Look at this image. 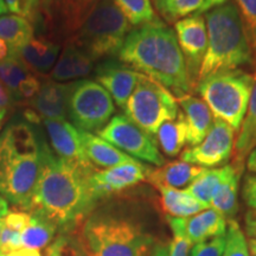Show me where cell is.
<instances>
[{"label":"cell","instance_id":"f1b7e54d","mask_svg":"<svg viewBox=\"0 0 256 256\" xmlns=\"http://www.w3.org/2000/svg\"><path fill=\"white\" fill-rule=\"evenodd\" d=\"M57 226L43 217L31 215V222L22 232V247L40 249L48 247L54 241Z\"/></svg>","mask_w":256,"mask_h":256},{"label":"cell","instance_id":"681fc988","mask_svg":"<svg viewBox=\"0 0 256 256\" xmlns=\"http://www.w3.org/2000/svg\"><path fill=\"white\" fill-rule=\"evenodd\" d=\"M8 54H10V50H8V44H6V42L0 40V62L4 60L6 57L8 56Z\"/></svg>","mask_w":256,"mask_h":256},{"label":"cell","instance_id":"7dc6e473","mask_svg":"<svg viewBox=\"0 0 256 256\" xmlns=\"http://www.w3.org/2000/svg\"><path fill=\"white\" fill-rule=\"evenodd\" d=\"M247 168L250 174H256V148L252 150L247 159Z\"/></svg>","mask_w":256,"mask_h":256},{"label":"cell","instance_id":"d590c367","mask_svg":"<svg viewBox=\"0 0 256 256\" xmlns=\"http://www.w3.org/2000/svg\"><path fill=\"white\" fill-rule=\"evenodd\" d=\"M46 256H84L75 238L70 235H60L46 247Z\"/></svg>","mask_w":256,"mask_h":256},{"label":"cell","instance_id":"5b68a950","mask_svg":"<svg viewBox=\"0 0 256 256\" xmlns=\"http://www.w3.org/2000/svg\"><path fill=\"white\" fill-rule=\"evenodd\" d=\"M204 18L208 49L200 70V81L224 70L254 66V56L244 25L234 0L206 11Z\"/></svg>","mask_w":256,"mask_h":256},{"label":"cell","instance_id":"8992f818","mask_svg":"<svg viewBox=\"0 0 256 256\" xmlns=\"http://www.w3.org/2000/svg\"><path fill=\"white\" fill-rule=\"evenodd\" d=\"M132 25L113 0H98L81 28L68 40L94 60L119 56Z\"/></svg>","mask_w":256,"mask_h":256},{"label":"cell","instance_id":"91938a15","mask_svg":"<svg viewBox=\"0 0 256 256\" xmlns=\"http://www.w3.org/2000/svg\"><path fill=\"white\" fill-rule=\"evenodd\" d=\"M0 128H2V121H0Z\"/></svg>","mask_w":256,"mask_h":256},{"label":"cell","instance_id":"9c48e42d","mask_svg":"<svg viewBox=\"0 0 256 256\" xmlns=\"http://www.w3.org/2000/svg\"><path fill=\"white\" fill-rule=\"evenodd\" d=\"M115 104L110 92L94 80L72 81L68 98V116L82 132H96L110 122Z\"/></svg>","mask_w":256,"mask_h":256},{"label":"cell","instance_id":"7c38bea8","mask_svg":"<svg viewBox=\"0 0 256 256\" xmlns=\"http://www.w3.org/2000/svg\"><path fill=\"white\" fill-rule=\"evenodd\" d=\"M234 144L235 130L224 121L215 119L203 142L184 150L180 160L204 168L224 166L232 156Z\"/></svg>","mask_w":256,"mask_h":256},{"label":"cell","instance_id":"4dcf8cb0","mask_svg":"<svg viewBox=\"0 0 256 256\" xmlns=\"http://www.w3.org/2000/svg\"><path fill=\"white\" fill-rule=\"evenodd\" d=\"M28 69L17 55L8 54L4 60L0 62V82L5 86L14 98H18V87L24 78H26Z\"/></svg>","mask_w":256,"mask_h":256},{"label":"cell","instance_id":"1f68e13d","mask_svg":"<svg viewBox=\"0 0 256 256\" xmlns=\"http://www.w3.org/2000/svg\"><path fill=\"white\" fill-rule=\"evenodd\" d=\"M113 2L134 28L147 24L158 18L150 0H113Z\"/></svg>","mask_w":256,"mask_h":256},{"label":"cell","instance_id":"6f0895ef","mask_svg":"<svg viewBox=\"0 0 256 256\" xmlns=\"http://www.w3.org/2000/svg\"><path fill=\"white\" fill-rule=\"evenodd\" d=\"M2 216H0V234H2Z\"/></svg>","mask_w":256,"mask_h":256},{"label":"cell","instance_id":"816d5d0a","mask_svg":"<svg viewBox=\"0 0 256 256\" xmlns=\"http://www.w3.org/2000/svg\"><path fill=\"white\" fill-rule=\"evenodd\" d=\"M246 223H247V226H256V212L249 211L246 216Z\"/></svg>","mask_w":256,"mask_h":256},{"label":"cell","instance_id":"30bf717a","mask_svg":"<svg viewBox=\"0 0 256 256\" xmlns=\"http://www.w3.org/2000/svg\"><path fill=\"white\" fill-rule=\"evenodd\" d=\"M98 0H40L34 23L42 34L50 40L72 38L81 28Z\"/></svg>","mask_w":256,"mask_h":256},{"label":"cell","instance_id":"f35d334b","mask_svg":"<svg viewBox=\"0 0 256 256\" xmlns=\"http://www.w3.org/2000/svg\"><path fill=\"white\" fill-rule=\"evenodd\" d=\"M19 248H22V232L10 229L2 224L0 234V252L6 255Z\"/></svg>","mask_w":256,"mask_h":256},{"label":"cell","instance_id":"e0dca14e","mask_svg":"<svg viewBox=\"0 0 256 256\" xmlns=\"http://www.w3.org/2000/svg\"><path fill=\"white\" fill-rule=\"evenodd\" d=\"M72 82L46 81L40 92L30 100L32 110L42 120H66L68 116V98Z\"/></svg>","mask_w":256,"mask_h":256},{"label":"cell","instance_id":"603a6c76","mask_svg":"<svg viewBox=\"0 0 256 256\" xmlns=\"http://www.w3.org/2000/svg\"><path fill=\"white\" fill-rule=\"evenodd\" d=\"M60 46L57 42L44 36L32 38L18 52V57L23 60L28 70L37 74H46L55 66L58 58Z\"/></svg>","mask_w":256,"mask_h":256},{"label":"cell","instance_id":"8d00e7d4","mask_svg":"<svg viewBox=\"0 0 256 256\" xmlns=\"http://www.w3.org/2000/svg\"><path fill=\"white\" fill-rule=\"evenodd\" d=\"M224 248H226V234L194 244L191 256H222Z\"/></svg>","mask_w":256,"mask_h":256},{"label":"cell","instance_id":"b9f144b4","mask_svg":"<svg viewBox=\"0 0 256 256\" xmlns=\"http://www.w3.org/2000/svg\"><path fill=\"white\" fill-rule=\"evenodd\" d=\"M40 82L37 78H34V75H28L26 78H24L20 82L18 87V94L17 98H34L40 89Z\"/></svg>","mask_w":256,"mask_h":256},{"label":"cell","instance_id":"7402d4cb","mask_svg":"<svg viewBox=\"0 0 256 256\" xmlns=\"http://www.w3.org/2000/svg\"><path fill=\"white\" fill-rule=\"evenodd\" d=\"M80 132H81L83 153H84L86 159L94 168L96 166V168H110L136 160L96 134L82 132V130Z\"/></svg>","mask_w":256,"mask_h":256},{"label":"cell","instance_id":"ffe728a7","mask_svg":"<svg viewBox=\"0 0 256 256\" xmlns=\"http://www.w3.org/2000/svg\"><path fill=\"white\" fill-rule=\"evenodd\" d=\"M206 170L183 160H176L158 168L150 170L147 182L154 188L165 186L178 190L183 188H188Z\"/></svg>","mask_w":256,"mask_h":256},{"label":"cell","instance_id":"74e56055","mask_svg":"<svg viewBox=\"0 0 256 256\" xmlns=\"http://www.w3.org/2000/svg\"><path fill=\"white\" fill-rule=\"evenodd\" d=\"M40 2V0H5L8 11L28 19L32 23L37 19Z\"/></svg>","mask_w":256,"mask_h":256},{"label":"cell","instance_id":"e575fe53","mask_svg":"<svg viewBox=\"0 0 256 256\" xmlns=\"http://www.w3.org/2000/svg\"><path fill=\"white\" fill-rule=\"evenodd\" d=\"M241 14L256 64V0H234Z\"/></svg>","mask_w":256,"mask_h":256},{"label":"cell","instance_id":"8fae6325","mask_svg":"<svg viewBox=\"0 0 256 256\" xmlns=\"http://www.w3.org/2000/svg\"><path fill=\"white\" fill-rule=\"evenodd\" d=\"M98 136L134 159L142 160L156 168L165 165L156 140L126 115H114L110 122L98 130Z\"/></svg>","mask_w":256,"mask_h":256},{"label":"cell","instance_id":"680465c9","mask_svg":"<svg viewBox=\"0 0 256 256\" xmlns=\"http://www.w3.org/2000/svg\"><path fill=\"white\" fill-rule=\"evenodd\" d=\"M0 256H5V254H2V252H0Z\"/></svg>","mask_w":256,"mask_h":256},{"label":"cell","instance_id":"52a82bcc","mask_svg":"<svg viewBox=\"0 0 256 256\" xmlns=\"http://www.w3.org/2000/svg\"><path fill=\"white\" fill-rule=\"evenodd\" d=\"M254 75L243 69L224 70L200 80L196 90L215 119L238 130L250 100Z\"/></svg>","mask_w":256,"mask_h":256},{"label":"cell","instance_id":"277c9868","mask_svg":"<svg viewBox=\"0 0 256 256\" xmlns=\"http://www.w3.org/2000/svg\"><path fill=\"white\" fill-rule=\"evenodd\" d=\"M72 234L84 256H150L158 244L142 220L113 206L92 212Z\"/></svg>","mask_w":256,"mask_h":256},{"label":"cell","instance_id":"83f0119b","mask_svg":"<svg viewBox=\"0 0 256 256\" xmlns=\"http://www.w3.org/2000/svg\"><path fill=\"white\" fill-rule=\"evenodd\" d=\"M188 139V124L183 112H179L177 118L166 121L156 132V144L162 152L168 156H176L182 152Z\"/></svg>","mask_w":256,"mask_h":256},{"label":"cell","instance_id":"ab89813d","mask_svg":"<svg viewBox=\"0 0 256 256\" xmlns=\"http://www.w3.org/2000/svg\"><path fill=\"white\" fill-rule=\"evenodd\" d=\"M31 222V214L28 211H10L2 217V224L8 228L22 232Z\"/></svg>","mask_w":256,"mask_h":256},{"label":"cell","instance_id":"2e32d148","mask_svg":"<svg viewBox=\"0 0 256 256\" xmlns=\"http://www.w3.org/2000/svg\"><path fill=\"white\" fill-rule=\"evenodd\" d=\"M166 220L172 232L183 234L192 244L224 235L228 224L226 217L214 209H206L186 218L166 216Z\"/></svg>","mask_w":256,"mask_h":256},{"label":"cell","instance_id":"4fadbf2b","mask_svg":"<svg viewBox=\"0 0 256 256\" xmlns=\"http://www.w3.org/2000/svg\"><path fill=\"white\" fill-rule=\"evenodd\" d=\"M174 32L186 64L192 92L200 81V70L208 49V31L203 14H194L174 23Z\"/></svg>","mask_w":256,"mask_h":256},{"label":"cell","instance_id":"cb8c5ba5","mask_svg":"<svg viewBox=\"0 0 256 256\" xmlns=\"http://www.w3.org/2000/svg\"><path fill=\"white\" fill-rule=\"evenodd\" d=\"M254 148H256V74L254 75V87L247 108V116L243 119L238 138L234 144L232 164L235 166L238 174H242L246 159Z\"/></svg>","mask_w":256,"mask_h":256},{"label":"cell","instance_id":"7a4b0ae2","mask_svg":"<svg viewBox=\"0 0 256 256\" xmlns=\"http://www.w3.org/2000/svg\"><path fill=\"white\" fill-rule=\"evenodd\" d=\"M118 58L160 83L176 98L192 92L177 34L159 17L132 28Z\"/></svg>","mask_w":256,"mask_h":256},{"label":"cell","instance_id":"836d02e7","mask_svg":"<svg viewBox=\"0 0 256 256\" xmlns=\"http://www.w3.org/2000/svg\"><path fill=\"white\" fill-rule=\"evenodd\" d=\"M244 232L235 220H228L226 232V248L222 256H250Z\"/></svg>","mask_w":256,"mask_h":256},{"label":"cell","instance_id":"3957f363","mask_svg":"<svg viewBox=\"0 0 256 256\" xmlns=\"http://www.w3.org/2000/svg\"><path fill=\"white\" fill-rule=\"evenodd\" d=\"M40 174V130L26 120H14L0 134V196L28 211Z\"/></svg>","mask_w":256,"mask_h":256},{"label":"cell","instance_id":"f546056e","mask_svg":"<svg viewBox=\"0 0 256 256\" xmlns=\"http://www.w3.org/2000/svg\"><path fill=\"white\" fill-rule=\"evenodd\" d=\"M226 170H228V165H224L220 168H206L185 190L190 192L197 200H200V203H203L204 206L209 208L214 194H215L216 190L218 188L220 183H222L224 177H226Z\"/></svg>","mask_w":256,"mask_h":256},{"label":"cell","instance_id":"ac0fdd59","mask_svg":"<svg viewBox=\"0 0 256 256\" xmlns=\"http://www.w3.org/2000/svg\"><path fill=\"white\" fill-rule=\"evenodd\" d=\"M52 151L60 158L80 164H90L82 148L81 132L66 120H43Z\"/></svg>","mask_w":256,"mask_h":256},{"label":"cell","instance_id":"f907efd6","mask_svg":"<svg viewBox=\"0 0 256 256\" xmlns=\"http://www.w3.org/2000/svg\"><path fill=\"white\" fill-rule=\"evenodd\" d=\"M8 212V202L0 196V216L4 217Z\"/></svg>","mask_w":256,"mask_h":256},{"label":"cell","instance_id":"44dd1931","mask_svg":"<svg viewBox=\"0 0 256 256\" xmlns=\"http://www.w3.org/2000/svg\"><path fill=\"white\" fill-rule=\"evenodd\" d=\"M94 68V60L72 42L66 40L58 60L51 72L52 81H74L88 76Z\"/></svg>","mask_w":256,"mask_h":256},{"label":"cell","instance_id":"f6af8a7d","mask_svg":"<svg viewBox=\"0 0 256 256\" xmlns=\"http://www.w3.org/2000/svg\"><path fill=\"white\" fill-rule=\"evenodd\" d=\"M5 256H43L40 254V252L38 249H32V248H19L17 250L8 252Z\"/></svg>","mask_w":256,"mask_h":256},{"label":"cell","instance_id":"5bb4252c","mask_svg":"<svg viewBox=\"0 0 256 256\" xmlns=\"http://www.w3.org/2000/svg\"><path fill=\"white\" fill-rule=\"evenodd\" d=\"M150 170V166L138 160L115 168L95 170L89 177V185L96 200L100 202L147 180Z\"/></svg>","mask_w":256,"mask_h":256},{"label":"cell","instance_id":"db71d44e","mask_svg":"<svg viewBox=\"0 0 256 256\" xmlns=\"http://www.w3.org/2000/svg\"><path fill=\"white\" fill-rule=\"evenodd\" d=\"M8 12V8L6 5L5 0H0V16H4Z\"/></svg>","mask_w":256,"mask_h":256},{"label":"cell","instance_id":"bcb514c9","mask_svg":"<svg viewBox=\"0 0 256 256\" xmlns=\"http://www.w3.org/2000/svg\"><path fill=\"white\" fill-rule=\"evenodd\" d=\"M226 2H228V0H204L203 5H202V8L198 10V12H196V14H203L204 12L209 11V10L216 8V6L222 5Z\"/></svg>","mask_w":256,"mask_h":256},{"label":"cell","instance_id":"d6986e66","mask_svg":"<svg viewBox=\"0 0 256 256\" xmlns=\"http://www.w3.org/2000/svg\"><path fill=\"white\" fill-rule=\"evenodd\" d=\"M177 101L183 108V114L188 124L186 144L188 147L196 146L203 142L212 126L215 118L206 102L196 96L185 94L177 98Z\"/></svg>","mask_w":256,"mask_h":256},{"label":"cell","instance_id":"c3c4849f","mask_svg":"<svg viewBox=\"0 0 256 256\" xmlns=\"http://www.w3.org/2000/svg\"><path fill=\"white\" fill-rule=\"evenodd\" d=\"M150 256H168V247L164 243H158Z\"/></svg>","mask_w":256,"mask_h":256},{"label":"cell","instance_id":"60d3db41","mask_svg":"<svg viewBox=\"0 0 256 256\" xmlns=\"http://www.w3.org/2000/svg\"><path fill=\"white\" fill-rule=\"evenodd\" d=\"M242 198L247 206L256 212V174L249 172L243 178Z\"/></svg>","mask_w":256,"mask_h":256},{"label":"cell","instance_id":"f5cc1de1","mask_svg":"<svg viewBox=\"0 0 256 256\" xmlns=\"http://www.w3.org/2000/svg\"><path fill=\"white\" fill-rule=\"evenodd\" d=\"M246 230H247L248 235L250 236V238L256 240V226H246Z\"/></svg>","mask_w":256,"mask_h":256},{"label":"cell","instance_id":"ee69618b","mask_svg":"<svg viewBox=\"0 0 256 256\" xmlns=\"http://www.w3.org/2000/svg\"><path fill=\"white\" fill-rule=\"evenodd\" d=\"M12 95L10 94L5 86L0 82V110H8V108L12 104Z\"/></svg>","mask_w":256,"mask_h":256},{"label":"cell","instance_id":"7bdbcfd3","mask_svg":"<svg viewBox=\"0 0 256 256\" xmlns=\"http://www.w3.org/2000/svg\"><path fill=\"white\" fill-rule=\"evenodd\" d=\"M192 243L183 234H174L168 249V256H188V249Z\"/></svg>","mask_w":256,"mask_h":256},{"label":"cell","instance_id":"11a10c76","mask_svg":"<svg viewBox=\"0 0 256 256\" xmlns=\"http://www.w3.org/2000/svg\"><path fill=\"white\" fill-rule=\"evenodd\" d=\"M249 248H250L252 255L256 256V240L252 238L250 241H249Z\"/></svg>","mask_w":256,"mask_h":256},{"label":"cell","instance_id":"d6a6232c","mask_svg":"<svg viewBox=\"0 0 256 256\" xmlns=\"http://www.w3.org/2000/svg\"><path fill=\"white\" fill-rule=\"evenodd\" d=\"M204 0H165L156 11L168 23H176L179 19L198 12Z\"/></svg>","mask_w":256,"mask_h":256},{"label":"cell","instance_id":"ba28073f","mask_svg":"<svg viewBox=\"0 0 256 256\" xmlns=\"http://www.w3.org/2000/svg\"><path fill=\"white\" fill-rule=\"evenodd\" d=\"M124 110L126 116L154 139L160 126L176 119L179 113L174 95L142 72Z\"/></svg>","mask_w":256,"mask_h":256},{"label":"cell","instance_id":"9a60e30c","mask_svg":"<svg viewBox=\"0 0 256 256\" xmlns=\"http://www.w3.org/2000/svg\"><path fill=\"white\" fill-rule=\"evenodd\" d=\"M140 72L118 58H107L95 68V80L110 92L113 101L124 110L136 88Z\"/></svg>","mask_w":256,"mask_h":256},{"label":"cell","instance_id":"484cf974","mask_svg":"<svg viewBox=\"0 0 256 256\" xmlns=\"http://www.w3.org/2000/svg\"><path fill=\"white\" fill-rule=\"evenodd\" d=\"M34 34V23L28 19L18 14L0 16V40L6 42L12 55H18L32 40Z\"/></svg>","mask_w":256,"mask_h":256},{"label":"cell","instance_id":"d4e9b609","mask_svg":"<svg viewBox=\"0 0 256 256\" xmlns=\"http://www.w3.org/2000/svg\"><path fill=\"white\" fill-rule=\"evenodd\" d=\"M156 188L160 192L162 209L168 217L186 218L197 215L200 211L209 209L186 190L165 186H158Z\"/></svg>","mask_w":256,"mask_h":256},{"label":"cell","instance_id":"6da1fadb","mask_svg":"<svg viewBox=\"0 0 256 256\" xmlns=\"http://www.w3.org/2000/svg\"><path fill=\"white\" fill-rule=\"evenodd\" d=\"M92 164L69 162L56 154L40 134V174L28 214L72 232L84 222L98 203L89 177Z\"/></svg>","mask_w":256,"mask_h":256},{"label":"cell","instance_id":"9f6ffc18","mask_svg":"<svg viewBox=\"0 0 256 256\" xmlns=\"http://www.w3.org/2000/svg\"><path fill=\"white\" fill-rule=\"evenodd\" d=\"M153 2H154V6H156V8L158 10L160 6H162V4H164L165 2V0H153Z\"/></svg>","mask_w":256,"mask_h":256},{"label":"cell","instance_id":"4316f807","mask_svg":"<svg viewBox=\"0 0 256 256\" xmlns=\"http://www.w3.org/2000/svg\"><path fill=\"white\" fill-rule=\"evenodd\" d=\"M240 178L241 174H238L232 164H229L226 177L210 202L211 209L218 211L220 215L226 217V220H234L238 211V191Z\"/></svg>","mask_w":256,"mask_h":256}]
</instances>
